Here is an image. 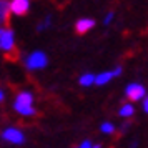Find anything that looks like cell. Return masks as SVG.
Segmentation results:
<instances>
[{
    "instance_id": "16",
    "label": "cell",
    "mask_w": 148,
    "mask_h": 148,
    "mask_svg": "<svg viewBox=\"0 0 148 148\" xmlns=\"http://www.w3.org/2000/svg\"><path fill=\"white\" fill-rule=\"evenodd\" d=\"M90 147H92V143H90V140H85V141H83V143H82V145H80L78 148H90Z\"/></svg>"
},
{
    "instance_id": "18",
    "label": "cell",
    "mask_w": 148,
    "mask_h": 148,
    "mask_svg": "<svg viewBox=\"0 0 148 148\" xmlns=\"http://www.w3.org/2000/svg\"><path fill=\"white\" fill-rule=\"evenodd\" d=\"M90 148H101V145H92Z\"/></svg>"
},
{
    "instance_id": "12",
    "label": "cell",
    "mask_w": 148,
    "mask_h": 148,
    "mask_svg": "<svg viewBox=\"0 0 148 148\" xmlns=\"http://www.w3.org/2000/svg\"><path fill=\"white\" fill-rule=\"evenodd\" d=\"M50 23H52V17L47 15V17H45V20L40 22V23L37 25V30H38V32H43V30H47V28L50 27Z\"/></svg>"
},
{
    "instance_id": "17",
    "label": "cell",
    "mask_w": 148,
    "mask_h": 148,
    "mask_svg": "<svg viewBox=\"0 0 148 148\" xmlns=\"http://www.w3.org/2000/svg\"><path fill=\"white\" fill-rule=\"evenodd\" d=\"M3 100V92H2V90H0V101Z\"/></svg>"
},
{
    "instance_id": "10",
    "label": "cell",
    "mask_w": 148,
    "mask_h": 148,
    "mask_svg": "<svg viewBox=\"0 0 148 148\" xmlns=\"http://www.w3.org/2000/svg\"><path fill=\"white\" fill-rule=\"evenodd\" d=\"M133 113H135V108H133L132 103H125V105L120 108V112H118V115L123 116V118H128V116H132Z\"/></svg>"
},
{
    "instance_id": "1",
    "label": "cell",
    "mask_w": 148,
    "mask_h": 148,
    "mask_svg": "<svg viewBox=\"0 0 148 148\" xmlns=\"http://www.w3.org/2000/svg\"><path fill=\"white\" fill-rule=\"evenodd\" d=\"M14 110L17 113H20L22 116H32V115H35L37 110L34 107V95L30 92L18 93L14 101Z\"/></svg>"
},
{
    "instance_id": "8",
    "label": "cell",
    "mask_w": 148,
    "mask_h": 148,
    "mask_svg": "<svg viewBox=\"0 0 148 148\" xmlns=\"http://www.w3.org/2000/svg\"><path fill=\"white\" fill-rule=\"evenodd\" d=\"M95 27V20L92 18H80V20L75 23V30H77V34H87L88 30H92Z\"/></svg>"
},
{
    "instance_id": "3",
    "label": "cell",
    "mask_w": 148,
    "mask_h": 148,
    "mask_svg": "<svg viewBox=\"0 0 148 148\" xmlns=\"http://www.w3.org/2000/svg\"><path fill=\"white\" fill-rule=\"evenodd\" d=\"M15 47V35L12 28H3L0 27V50L10 52Z\"/></svg>"
},
{
    "instance_id": "7",
    "label": "cell",
    "mask_w": 148,
    "mask_h": 148,
    "mask_svg": "<svg viewBox=\"0 0 148 148\" xmlns=\"http://www.w3.org/2000/svg\"><path fill=\"white\" fill-rule=\"evenodd\" d=\"M118 75H121V67H116L113 72H103V73L97 75V77H95V80H93V83L100 85V87H101V85H107L113 77H118Z\"/></svg>"
},
{
    "instance_id": "15",
    "label": "cell",
    "mask_w": 148,
    "mask_h": 148,
    "mask_svg": "<svg viewBox=\"0 0 148 148\" xmlns=\"http://www.w3.org/2000/svg\"><path fill=\"white\" fill-rule=\"evenodd\" d=\"M141 100H143V107H141V108H143V112L147 113V112H148V98H147V97H143Z\"/></svg>"
},
{
    "instance_id": "4",
    "label": "cell",
    "mask_w": 148,
    "mask_h": 148,
    "mask_svg": "<svg viewBox=\"0 0 148 148\" xmlns=\"http://www.w3.org/2000/svg\"><path fill=\"white\" fill-rule=\"evenodd\" d=\"M125 95H127V98L130 101H138L143 97H147V90L140 83H130L127 87V90H125Z\"/></svg>"
},
{
    "instance_id": "14",
    "label": "cell",
    "mask_w": 148,
    "mask_h": 148,
    "mask_svg": "<svg viewBox=\"0 0 148 148\" xmlns=\"http://www.w3.org/2000/svg\"><path fill=\"white\" fill-rule=\"evenodd\" d=\"M113 12H108L107 14V17H105V20H103V23H105V25H110V23H112V20H113Z\"/></svg>"
},
{
    "instance_id": "11",
    "label": "cell",
    "mask_w": 148,
    "mask_h": 148,
    "mask_svg": "<svg viewBox=\"0 0 148 148\" xmlns=\"http://www.w3.org/2000/svg\"><path fill=\"white\" fill-rule=\"evenodd\" d=\"M93 80H95V75L92 73H85V75H82L80 77V85L82 87H90V85H93Z\"/></svg>"
},
{
    "instance_id": "6",
    "label": "cell",
    "mask_w": 148,
    "mask_h": 148,
    "mask_svg": "<svg viewBox=\"0 0 148 148\" xmlns=\"http://www.w3.org/2000/svg\"><path fill=\"white\" fill-rule=\"evenodd\" d=\"M8 5L15 15H25L30 8V0H12L8 2Z\"/></svg>"
},
{
    "instance_id": "9",
    "label": "cell",
    "mask_w": 148,
    "mask_h": 148,
    "mask_svg": "<svg viewBox=\"0 0 148 148\" xmlns=\"http://www.w3.org/2000/svg\"><path fill=\"white\" fill-rule=\"evenodd\" d=\"M8 14H10L8 0H0V25H3L8 20Z\"/></svg>"
},
{
    "instance_id": "13",
    "label": "cell",
    "mask_w": 148,
    "mask_h": 148,
    "mask_svg": "<svg viewBox=\"0 0 148 148\" xmlns=\"http://www.w3.org/2000/svg\"><path fill=\"white\" fill-rule=\"evenodd\" d=\"M100 130L103 132V133H107V135H112L115 132V125L113 123H110V121H105L103 125L100 127Z\"/></svg>"
},
{
    "instance_id": "5",
    "label": "cell",
    "mask_w": 148,
    "mask_h": 148,
    "mask_svg": "<svg viewBox=\"0 0 148 148\" xmlns=\"http://www.w3.org/2000/svg\"><path fill=\"white\" fill-rule=\"evenodd\" d=\"M2 138H3L5 141H8V143L22 145V143L25 141V135L22 133L20 130H17V128H7V130H3Z\"/></svg>"
},
{
    "instance_id": "2",
    "label": "cell",
    "mask_w": 148,
    "mask_h": 148,
    "mask_svg": "<svg viewBox=\"0 0 148 148\" xmlns=\"http://www.w3.org/2000/svg\"><path fill=\"white\" fill-rule=\"evenodd\" d=\"M47 63H48L47 55L43 53V52H40V50L32 52L25 58V65H27L28 70H42V68L47 67Z\"/></svg>"
}]
</instances>
